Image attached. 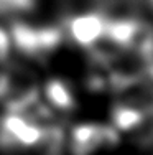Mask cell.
I'll return each instance as SVG.
<instances>
[{"label":"cell","mask_w":153,"mask_h":155,"mask_svg":"<svg viewBox=\"0 0 153 155\" xmlns=\"http://www.w3.org/2000/svg\"><path fill=\"white\" fill-rule=\"evenodd\" d=\"M40 101V89L33 73L23 66L0 71V102L8 112L21 114Z\"/></svg>","instance_id":"2"},{"label":"cell","mask_w":153,"mask_h":155,"mask_svg":"<svg viewBox=\"0 0 153 155\" xmlns=\"http://www.w3.org/2000/svg\"><path fill=\"white\" fill-rule=\"evenodd\" d=\"M10 54V38L7 35V31L0 27V64L3 61H7Z\"/></svg>","instance_id":"12"},{"label":"cell","mask_w":153,"mask_h":155,"mask_svg":"<svg viewBox=\"0 0 153 155\" xmlns=\"http://www.w3.org/2000/svg\"><path fill=\"white\" fill-rule=\"evenodd\" d=\"M45 97L48 99L51 107L59 112H71L76 107V97L71 86L59 78H53L45 84Z\"/></svg>","instance_id":"8"},{"label":"cell","mask_w":153,"mask_h":155,"mask_svg":"<svg viewBox=\"0 0 153 155\" xmlns=\"http://www.w3.org/2000/svg\"><path fill=\"white\" fill-rule=\"evenodd\" d=\"M10 35L21 54L36 61H43L54 53L64 41L63 23L33 25L28 21H12Z\"/></svg>","instance_id":"1"},{"label":"cell","mask_w":153,"mask_h":155,"mask_svg":"<svg viewBox=\"0 0 153 155\" xmlns=\"http://www.w3.org/2000/svg\"><path fill=\"white\" fill-rule=\"evenodd\" d=\"M142 143H143L145 149H147L148 152H150V153L153 155V129H151V130L147 134V137L142 140Z\"/></svg>","instance_id":"13"},{"label":"cell","mask_w":153,"mask_h":155,"mask_svg":"<svg viewBox=\"0 0 153 155\" xmlns=\"http://www.w3.org/2000/svg\"><path fill=\"white\" fill-rule=\"evenodd\" d=\"M145 0H94V10L107 20L117 18H140Z\"/></svg>","instance_id":"7"},{"label":"cell","mask_w":153,"mask_h":155,"mask_svg":"<svg viewBox=\"0 0 153 155\" xmlns=\"http://www.w3.org/2000/svg\"><path fill=\"white\" fill-rule=\"evenodd\" d=\"M119 99L133 106L143 117L153 116V63L145 66L129 84L117 91Z\"/></svg>","instance_id":"6"},{"label":"cell","mask_w":153,"mask_h":155,"mask_svg":"<svg viewBox=\"0 0 153 155\" xmlns=\"http://www.w3.org/2000/svg\"><path fill=\"white\" fill-rule=\"evenodd\" d=\"M36 0H0V17L20 15L35 10Z\"/></svg>","instance_id":"11"},{"label":"cell","mask_w":153,"mask_h":155,"mask_svg":"<svg viewBox=\"0 0 153 155\" xmlns=\"http://www.w3.org/2000/svg\"><path fill=\"white\" fill-rule=\"evenodd\" d=\"M43 125L27 119L21 114L8 112L0 119V150L12 152L38 145Z\"/></svg>","instance_id":"3"},{"label":"cell","mask_w":153,"mask_h":155,"mask_svg":"<svg viewBox=\"0 0 153 155\" xmlns=\"http://www.w3.org/2000/svg\"><path fill=\"white\" fill-rule=\"evenodd\" d=\"M110 119H112V124H114L115 129H119V130H130V129L138 127L145 120V117L133 106L117 99L112 104Z\"/></svg>","instance_id":"10"},{"label":"cell","mask_w":153,"mask_h":155,"mask_svg":"<svg viewBox=\"0 0 153 155\" xmlns=\"http://www.w3.org/2000/svg\"><path fill=\"white\" fill-rule=\"evenodd\" d=\"M145 2H147V3H148V5H150V7H151V8H153V0H145Z\"/></svg>","instance_id":"14"},{"label":"cell","mask_w":153,"mask_h":155,"mask_svg":"<svg viewBox=\"0 0 153 155\" xmlns=\"http://www.w3.org/2000/svg\"><path fill=\"white\" fill-rule=\"evenodd\" d=\"M119 134L105 124H79L71 130L69 150L72 155H96L119 145Z\"/></svg>","instance_id":"4"},{"label":"cell","mask_w":153,"mask_h":155,"mask_svg":"<svg viewBox=\"0 0 153 155\" xmlns=\"http://www.w3.org/2000/svg\"><path fill=\"white\" fill-rule=\"evenodd\" d=\"M105 23V17L97 10L79 13L68 18V21H63L64 36H68L74 45L81 48H91L104 36Z\"/></svg>","instance_id":"5"},{"label":"cell","mask_w":153,"mask_h":155,"mask_svg":"<svg viewBox=\"0 0 153 155\" xmlns=\"http://www.w3.org/2000/svg\"><path fill=\"white\" fill-rule=\"evenodd\" d=\"M64 129L56 122H49L43 125V135L35 149L38 150V155H64Z\"/></svg>","instance_id":"9"}]
</instances>
